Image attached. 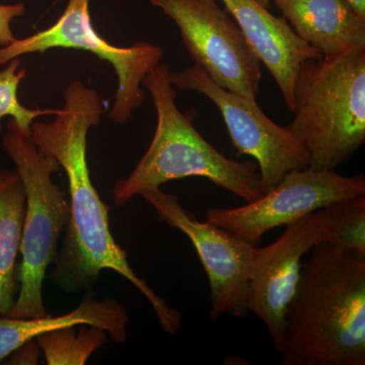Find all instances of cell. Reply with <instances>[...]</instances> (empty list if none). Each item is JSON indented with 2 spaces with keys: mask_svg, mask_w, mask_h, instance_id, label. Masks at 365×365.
Instances as JSON below:
<instances>
[{
  "mask_svg": "<svg viewBox=\"0 0 365 365\" xmlns=\"http://www.w3.org/2000/svg\"><path fill=\"white\" fill-rule=\"evenodd\" d=\"M288 130L309 157V169L336 170L365 143V50L333 60H306L294 90Z\"/></svg>",
  "mask_w": 365,
  "mask_h": 365,
  "instance_id": "277c9868",
  "label": "cell"
},
{
  "mask_svg": "<svg viewBox=\"0 0 365 365\" xmlns=\"http://www.w3.org/2000/svg\"><path fill=\"white\" fill-rule=\"evenodd\" d=\"M244 33L250 45L279 88L288 111L294 110L295 79L306 60L322 54L299 39L282 16H276L256 0H217Z\"/></svg>",
  "mask_w": 365,
  "mask_h": 365,
  "instance_id": "7c38bea8",
  "label": "cell"
},
{
  "mask_svg": "<svg viewBox=\"0 0 365 365\" xmlns=\"http://www.w3.org/2000/svg\"><path fill=\"white\" fill-rule=\"evenodd\" d=\"M90 1L68 0L63 14L54 25L0 47V66L24 55L45 53L56 48L93 53L114 68L118 86L108 118L115 123L124 125L130 121L134 111L145 101L141 83L146 74L162 62L165 51L160 46L145 41L124 48L110 44L93 25Z\"/></svg>",
  "mask_w": 365,
  "mask_h": 365,
  "instance_id": "8992f818",
  "label": "cell"
},
{
  "mask_svg": "<svg viewBox=\"0 0 365 365\" xmlns=\"http://www.w3.org/2000/svg\"><path fill=\"white\" fill-rule=\"evenodd\" d=\"M41 348L36 339L29 341L26 344L19 347L16 351L9 355L7 364L33 365L38 364L41 355Z\"/></svg>",
  "mask_w": 365,
  "mask_h": 365,
  "instance_id": "ffe728a7",
  "label": "cell"
},
{
  "mask_svg": "<svg viewBox=\"0 0 365 365\" xmlns=\"http://www.w3.org/2000/svg\"><path fill=\"white\" fill-rule=\"evenodd\" d=\"M63 98V106L51 121H35L31 126L33 143L57 160L68 180L71 215L52 279L64 292H78L93 288L103 271H114L145 297L160 328L175 335L181 329V313L129 265L128 255L111 234L110 207L103 202L91 179L88 134L100 124L106 111L104 101L97 91L78 79L67 83Z\"/></svg>",
  "mask_w": 365,
  "mask_h": 365,
  "instance_id": "6da1fadb",
  "label": "cell"
},
{
  "mask_svg": "<svg viewBox=\"0 0 365 365\" xmlns=\"http://www.w3.org/2000/svg\"><path fill=\"white\" fill-rule=\"evenodd\" d=\"M328 241V217L323 208L287 225L272 244L254 250L247 306L249 313L266 326L278 352L282 347L285 313L299 282L302 258L314 246Z\"/></svg>",
  "mask_w": 365,
  "mask_h": 365,
  "instance_id": "8fae6325",
  "label": "cell"
},
{
  "mask_svg": "<svg viewBox=\"0 0 365 365\" xmlns=\"http://www.w3.org/2000/svg\"><path fill=\"white\" fill-rule=\"evenodd\" d=\"M302 262L285 313L283 365L365 364V255L332 242Z\"/></svg>",
  "mask_w": 365,
  "mask_h": 365,
  "instance_id": "7a4b0ae2",
  "label": "cell"
},
{
  "mask_svg": "<svg viewBox=\"0 0 365 365\" xmlns=\"http://www.w3.org/2000/svg\"><path fill=\"white\" fill-rule=\"evenodd\" d=\"M128 322L123 304L111 297L95 300L91 294L86 295L76 309L62 316L41 319L0 317V361L48 331L79 324L97 326L108 333L113 342L123 343L127 339Z\"/></svg>",
  "mask_w": 365,
  "mask_h": 365,
  "instance_id": "5bb4252c",
  "label": "cell"
},
{
  "mask_svg": "<svg viewBox=\"0 0 365 365\" xmlns=\"http://www.w3.org/2000/svg\"><path fill=\"white\" fill-rule=\"evenodd\" d=\"M170 71L158 63L143 78L157 112V127L150 145L135 169L113 188L118 207H123L146 190L189 177L207 179L242 199L253 202L264 195L260 173L255 160H230L211 145L194 127L191 116L180 111L177 88Z\"/></svg>",
  "mask_w": 365,
  "mask_h": 365,
  "instance_id": "3957f363",
  "label": "cell"
},
{
  "mask_svg": "<svg viewBox=\"0 0 365 365\" xmlns=\"http://www.w3.org/2000/svg\"><path fill=\"white\" fill-rule=\"evenodd\" d=\"M21 64V58H14L0 71V120L4 117L13 118L23 130L31 133V126L37 118L54 116L59 109L32 110L21 104L19 88L26 76V69L20 68Z\"/></svg>",
  "mask_w": 365,
  "mask_h": 365,
  "instance_id": "ac0fdd59",
  "label": "cell"
},
{
  "mask_svg": "<svg viewBox=\"0 0 365 365\" xmlns=\"http://www.w3.org/2000/svg\"><path fill=\"white\" fill-rule=\"evenodd\" d=\"M300 40L322 58L365 50V18L348 0H273Z\"/></svg>",
  "mask_w": 365,
  "mask_h": 365,
  "instance_id": "4fadbf2b",
  "label": "cell"
},
{
  "mask_svg": "<svg viewBox=\"0 0 365 365\" xmlns=\"http://www.w3.org/2000/svg\"><path fill=\"white\" fill-rule=\"evenodd\" d=\"M25 215V189L18 170L0 169V317L9 316L20 290L16 258Z\"/></svg>",
  "mask_w": 365,
  "mask_h": 365,
  "instance_id": "9a60e30c",
  "label": "cell"
},
{
  "mask_svg": "<svg viewBox=\"0 0 365 365\" xmlns=\"http://www.w3.org/2000/svg\"><path fill=\"white\" fill-rule=\"evenodd\" d=\"M2 148L18 170L26 194V215L21 235L20 290L9 314L14 319H41L50 316L43 299L46 272L56 262L59 239L71 215L68 192L53 181L60 170L51 155H45L11 118L2 136Z\"/></svg>",
  "mask_w": 365,
  "mask_h": 365,
  "instance_id": "5b68a950",
  "label": "cell"
},
{
  "mask_svg": "<svg viewBox=\"0 0 365 365\" xmlns=\"http://www.w3.org/2000/svg\"><path fill=\"white\" fill-rule=\"evenodd\" d=\"M365 195L364 174L345 177L335 170H295L275 188L241 207H212L206 222L258 247L264 235L287 227L336 201Z\"/></svg>",
  "mask_w": 365,
  "mask_h": 365,
  "instance_id": "9c48e42d",
  "label": "cell"
},
{
  "mask_svg": "<svg viewBox=\"0 0 365 365\" xmlns=\"http://www.w3.org/2000/svg\"><path fill=\"white\" fill-rule=\"evenodd\" d=\"M157 212L158 220L188 237L198 254L210 289L209 319L230 314L248 316L247 306L250 273L256 247L232 232L208 222H199L186 210L175 194L160 188L140 194Z\"/></svg>",
  "mask_w": 365,
  "mask_h": 365,
  "instance_id": "30bf717a",
  "label": "cell"
},
{
  "mask_svg": "<svg viewBox=\"0 0 365 365\" xmlns=\"http://www.w3.org/2000/svg\"><path fill=\"white\" fill-rule=\"evenodd\" d=\"M172 85L209 98L222 114L237 157L254 158L264 194L275 188L288 173L309 168V157L287 126L273 122L256 100L235 95L216 86L200 67L170 72Z\"/></svg>",
  "mask_w": 365,
  "mask_h": 365,
  "instance_id": "ba28073f",
  "label": "cell"
},
{
  "mask_svg": "<svg viewBox=\"0 0 365 365\" xmlns=\"http://www.w3.org/2000/svg\"><path fill=\"white\" fill-rule=\"evenodd\" d=\"M108 339L105 330L88 324L48 331L36 338L48 365L86 364Z\"/></svg>",
  "mask_w": 365,
  "mask_h": 365,
  "instance_id": "2e32d148",
  "label": "cell"
},
{
  "mask_svg": "<svg viewBox=\"0 0 365 365\" xmlns=\"http://www.w3.org/2000/svg\"><path fill=\"white\" fill-rule=\"evenodd\" d=\"M176 24L190 56L216 86L256 100L263 64L217 0H148Z\"/></svg>",
  "mask_w": 365,
  "mask_h": 365,
  "instance_id": "52a82bcc",
  "label": "cell"
},
{
  "mask_svg": "<svg viewBox=\"0 0 365 365\" xmlns=\"http://www.w3.org/2000/svg\"><path fill=\"white\" fill-rule=\"evenodd\" d=\"M258 4H260L261 6H263L264 7H266V9H270L271 6V2L273 1V0H256Z\"/></svg>",
  "mask_w": 365,
  "mask_h": 365,
  "instance_id": "7402d4cb",
  "label": "cell"
},
{
  "mask_svg": "<svg viewBox=\"0 0 365 365\" xmlns=\"http://www.w3.org/2000/svg\"><path fill=\"white\" fill-rule=\"evenodd\" d=\"M329 241L365 255V195L336 201L325 207Z\"/></svg>",
  "mask_w": 365,
  "mask_h": 365,
  "instance_id": "e0dca14e",
  "label": "cell"
},
{
  "mask_svg": "<svg viewBox=\"0 0 365 365\" xmlns=\"http://www.w3.org/2000/svg\"><path fill=\"white\" fill-rule=\"evenodd\" d=\"M25 4H0V46H7L16 39L11 29V24L16 19L21 18L26 14Z\"/></svg>",
  "mask_w": 365,
  "mask_h": 365,
  "instance_id": "d6986e66",
  "label": "cell"
},
{
  "mask_svg": "<svg viewBox=\"0 0 365 365\" xmlns=\"http://www.w3.org/2000/svg\"><path fill=\"white\" fill-rule=\"evenodd\" d=\"M349 4L354 7L355 11H357L361 16L365 18V0H348Z\"/></svg>",
  "mask_w": 365,
  "mask_h": 365,
  "instance_id": "44dd1931",
  "label": "cell"
}]
</instances>
